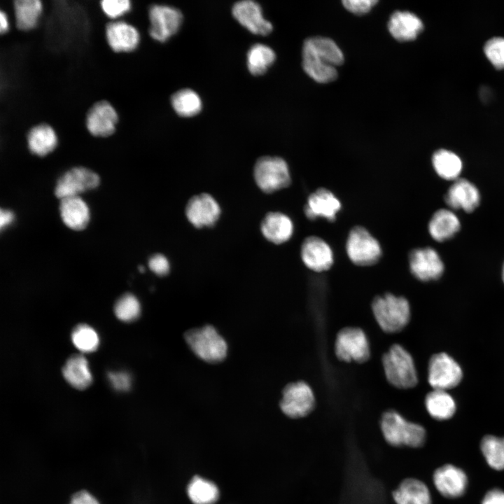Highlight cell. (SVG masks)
<instances>
[{"label":"cell","mask_w":504,"mask_h":504,"mask_svg":"<svg viewBox=\"0 0 504 504\" xmlns=\"http://www.w3.org/2000/svg\"><path fill=\"white\" fill-rule=\"evenodd\" d=\"M260 230L268 241L280 244L292 237L293 223L287 215L281 212H269L261 221Z\"/></svg>","instance_id":"484cf974"},{"label":"cell","mask_w":504,"mask_h":504,"mask_svg":"<svg viewBox=\"0 0 504 504\" xmlns=\"http://www.w3.org/2000/svg\"><path fill=\"white\" fill-rule=\"evenodd\" d=\"M372 310L379 327L388 333L402 330L410 321V304L402 296L391 293L377 296L372 301Z\"/></svg>","instance_id":"3957f363"},{"label":"cell","mask_w":504,"mask_h":504,"mask_svg":"<svg viewBox=\"0 0 504 504\" xmlns=\"http://www.w3.org/2000/svg\"><path fill=\"white\" fill-rule=\"evenodd\" d=\"M346 249L351 262L359 266L377 263L382 252L377 239L362 226H355L350 230Z\"/></svg>","instance_id":"52a82bcc"},{"label":"cell","mask_w":504,"mask_h":504,"mask_svg":"<svg viewBox=\"0 0 504 504\" xmlns=\"http://www.w3.org/2000/svg\"><path fill=\"white\" fill-rule=\"evenodd\" d=\"M335 352L337 358L344 362L363 363L368 360L370 349L363 330L356 327H346L337 335Z\"/></svg>","instance_id":"ba28073f"},{"label":"cell","mask_w":504,"mask_h":504,"mask_svg":"<svg viewBox=\"0 0 504 504\" xmlns=\"http://www.w3.org/2000/svg\"><path fill=\"white\" fill-rule=\"evenodd\" d=\"M461 223L457 216L451 210L437 211L428 223V232L435 241H444L454 237L460 230Z\"/></svg>","instance_id":"83f0119b"},{"label":"cell","mask_w":504,"mask_h":504,"mask_svg":"<svg viewBox=\"0 0 504 504\" xmlns=\"http://www.w3.org/2000/svg\"><path fill=\"white\" fill-rule=\"evenodd\" d=\"M426 409L429 415L436 420L450 419L456 412V402L447 391L433 389L425 398Z\"/></svg>","instance_id":"f546056e"},{"label":"cell","mask_w":504,"mask_h":504,"mask_svg":"<svg viewBox=\"0 0 504 504\" xmlns=\"http://www.w3.org/2000/svg\"><path fill=\"white\" fill-rule=\"evenodd\" d=\"M14 220V214L11 211L1 209L0 212V227L3 230Z\"/></svg>","instance_id":"f6af8a7d"},{"label":"cell","mask_w":504,"mask_h":504,"mask_svg":"<svg viewBox=\"0 0 504 504\" xmlns=\"http://www.w3.org/2000/svg\"><path fill=\"white\" fill-rule=\"evenodd\" d=\"M139 271L144 272V267H143L141 266V267H139Z\"/></svg>","instance_id":"7dc6e473"},{"label":"cell","mask_w":504,"mask_h":504,"mask_svg":"<svg viewBox=\"0 0 504 504\" xmlns=\"http://www.w3.org/2000/svg\"><path fill=\"white\" fill-rule=\"evenodd\" d=\"M187 493L193 504H214L219 496L216 485L199 476H195L191 479Z\"/></svg>","instance_id":"1f68e13d"},{"label":"cell","mask_w":504,"mask_h":504,"mask_svg":"<svg viewBox=\"0 0 504 504\" xmlns=\"http://www.w3.org/2000/svg\"><path fill=\"white\" fill-rule=\"evenodd\" d=\"M341 207L340 201L330 190L319 188L308 196L304 211L309 219L321 217L333 221Z\"/></svg>","instance_id":"ffe728a7"},{"label":"cell","mask_w":504,"mask_h":504,"mask_svg":"<svg viewBox=\"0 0 504 504\" xmlns=\"http://www.w3.org/2000/svg\"><path fill=\"white\" fill-rule=\"evenodd\" d=\"M69 504H100L97 498L85 490L75 493L71 498Z\"/></svg>","instance_id":"7bdbcfd3"},{"label":"cell","mask_w":504,"mask_h":504,"mask_svg":"<svg viewBox=\"0 0 504 504\" xmlns=\"http://www.w3.org/2000/svg\"><path fill=\"white\" fill-rule=\"evenodd\" d=\"M387 381L393 386L407 389L418 382L417 372L410 354L399 344L393 345L382 357Z\"/></svg>","instance_id":"277c9868"},{"label":"cell","mask_w":504,"mask_h":504,"mask_svg":"<svg viewBox=\"0 0 504 504\" xmlns=\"http://www.w3.org/2000/svg\"><path fill=\"white\" fill-rule=\"evenodd\" d=\"M186 216L195 227L214 225L220 214V208L213 196L200 193L192 197L186 206Z\"/></svg>","instance_id":"2e32d148"},{"label":"cell","mask_w":504,"mask_h":504,"mask_svg":"<svg viewBox=\"0 0 504 504\" xmlns=\"http://www.w3.org/2000/svg\"><path fill=\"white\" fill-rule=\"evenodd\" d=\"M172 106L183 117H191L200 112L202 103L198 94L191 89H182L172 94Z\"/></svg>","instance_id":"836d02e7"},{"label":"cell","mask_w":504,"mask_h":504,"mask_svg":"<svg viewBox=\"0 0 504 504\" xmlns=\"http://www.w3.org/2000/svg\"><path fill=\"white\" fill-rule=\"evenodd\" d=\"M109 382L112 386L118 391H127L130 387V377L126 372H109Z\"/></svg>","instance_id":"b9f144b4"},{"label":"cell","mask_w":504,"mask_h":504,"mask_svg":"<svg viewBox=\"0 0 504 504\" xmlns=\"http://www.w3.org/2000/svg\"><path fill=\"white\" fill-rule=\"evenodd\" d=\"M463 377L458 363L445 353L434 354L428 368V381L433 389L447 391L456 386Z\"/></svg>","instance_id":"8fae6325"},{"label":"cell","mask_w":504,"mask_h":504,"mask_svg":"<svg viewBox=\"0 0 504 504\" xmlns=\"http://www.w3.org/2000/svg\"><path fill=\"white\" fill-rule=\"evenodd\" d=\"M99 4L103 13L109 20L122 19L132 6L131 0H102Z\"/></svg>","instance_id":"74e56055"},{"label":"cell","mask_w":504,"mask_h":504,"mask_svg":"<svg viewBox=\"0 0 504 504\" xmlns=\"http://www.w3.org/2000/svg\"><path fill=\"white\" fill-rule=\"evenodd\" d=\"M396 504H432V496L427 484L414 477L403 479L393 491Z\"/></svg>","instance_id":"cb8c5ba5"},{"label":"cell","mask_w":504,"mask_h":504,"mask_svg":"<svg viewBox=\"0 0 504 504\" xmlns=\"http://www.w3.org/2000/svg\"><path fill=\"white\" fill-rule=\"evenodd\" d=\"M280 408L290 419H302L315 407V398L311 387L304 382L290 383L282 391Z\"/></svg>","instance_id":"9c48e42d"},{"label":"cell","mask_w":504,"mask_h":504,"mask_svg":"<svg viewBox=\"0 0 504 504\" xmlns=\"http://www.w3.org/2000/svg\"><path fill=\"white\" fill-rule=\"evenodd\" d=\"M232 13L242 26L255 34L267 35L273 29L272 23L264 18L260 6L254 1L236 2Z\"/></svg>","instance_id":"d6986e66"},{"label":"cell","mask_w":504,"mask_h":504,"mask_svg":"<svg viewBox=\"0 0 504 504\" xmlns=\"http://www.w3.org/2000/svg\"><path fill=\"white\" fill-rule=\"evenodd\" d=\"M119 118L113 106L102 99L93 103L85 115V127L94 137L108 138L116 131Z\"/></svg>","instance_id":"4fadbf2b"},{"label":"cell","mask_w":504,"mask_h":504,"mask_svg":"<svg viewBox=\"0 0 504 504\" xmlns=\"http://www.w3.org/2000/svg\"><path fill=\"white\" fill-rule=\"evenodd\" d=\"M63 376L73 387L83 390L90 385L92 377L87 360L82 355H74L62 368Z\"/></svg>","instance_id":"f1b7e54d"},{"label":"cell","mask_w":504,"mask_h":504,"mask_svg":"<svg viewBox=\"0 0 504 504\" xmlns=\"http://www.w3.org/2000/svg\"><path fill=\"white\" fill-rule=\"evenodd\" d=\"M71 340L74 346L83 353L95 351L99 342L96 331L86 324L78 325L73 330Z\"/></svg>","instance_id":"d590c367"},{"label":"cell","mask_w":504,"mask_h":504,"mask_svg":"<svg viewBox=\"0 0 504 504\" xmlns=\"http://www.w3.org/2000/svg\"><path fill=\"white\" fill-rule=\"evenodd\" d=\"M140 310L139 300L130 293L121 296L114 307V312L117 318L125 322L136 320L139 316Z\"/></svg>","instance_id":"8d00e7d4"},{"label":"cell","mask_w":504,"mask_h":504,"mask_svg":"<svg viewBox=\"0 0 504 504\" xmlns=\"http://www.w3.org/2000/svg\"><path fill=\"white\" fill-rule=\"evenodd\" d=\"M412 274L422 281L437 280L443 274L444 267L438 253L431 247L413 249L409 254Z\"/></svg>","instance_id":"9a60e30c"},{"label":"cell","mask_w":504,"mask_h":504,"mask_svg":"<svg viewBox=\"0 0 504 504\" xmlns=\"http://www.w3.org/2000/svg\"><path fill=\"white\" fill-rule=\"evenodd\" d=\"M444 200L451 209L471 212L479 205L480 194L472 183L465 178H457L449 188Z\"/></svg>","instance_id":"44dd1931"},{"label":"cell","mask_w":504,"mask_h":504,"mask_svg":"<svg viewBox=\"0 0 504 504\" xmlns=\"http://www.w3.org/2000/svg\"><path fill=\"white\" fill-rule=\"evenodd\" d=\"M253 177L259 188L267 193L286 188L291 181L286 162L274 156L258 159L253 168Z\"/></svg>","instance_id":"8992f818"},{"label":"cell","mask_w":504,"mask_h":504,"mask_svg":"<svg viewBox=\"0 0 504 504\" xmlns=\"http://www.w3.org/2000/svg\"><path fill=\"white\" fill-rule=\"evenodd\" d=\"M379 426L384 440L395 447L417 449L426 440V430L423 426L408 420L394 410L382 413Z\"/></svg>","instance_id":"7a4b0ae2"},{"label":"cell","mask_w":504,"mask_h":504,"mask_svg":"<svg viewBox=\"0 0 504 504\" xmlns=\"http://www.w3.org/2000/svg\"><path fill=\"white\" fill-rule=\"evenodd\" d=\"M432 163L436 173L446 180H456L463 167L461 158L454 153L445 149L434 153Z\"/></svg>","instance_id":"4dcf8cb0"},{"label":"cell","mask_w":504,"mask_h":504,"mask_svg":"<svg viewBox=\"0 0 504 504\" xmlns=\"http://www.w3.org/2000/svg\"><path fill=\"white\" fill-rule=\"evenodd\" d=\"M502 279L504 283V263H503V268H502Z\"/></svg>","instance_id":"bcb514c9"},{"label":"cell","mask_w":504,"mask_h":504,"mask_svg":"<svg viewBox=\"0 0 504 504\" xmlns=\"http://www.w3.org/2000/svg\"><path fill=\"white\" fill-rule=\"evenodd\" d=\"M481 451L488 463L496 470H504V438L486 435L482 439Z\"/></svg>","instance_id":"e575fe53"},{"label":"cell","mask_w":504,"mask_h":504,"mask_svg":"<svg viewBox=\"0 0 504 504\" xmlns=\"http://www.w3.org/2000/svg\"><path fill=\"white\" fill-rule=\"evenodd\" d=\"M435 489L443 496L455 498L462 496L467 488L468 478L465 472L451 464L438 468L433 474Z\"/></svg>","instance_id":"e0dca14e"},{"label":"cell","mask_w":504,"mask_h":504,"mask_svg":"<svg viewBox=\"0 0 504 504\" xmlns=\"http://www.w3.org/2000/svg\"><path fill=\"white\" fill-rule=\"evenodd\" d=\"M59 213L63 223L70 229L82 230L90 221V210L79 196L60 200Z\"/></svg>","instance_id":"4316f807"},{"label":"cell","mask_w":504,"mask_h":504,"mask_svg":"<svg viewBox=\"0 0 504 504\" xmlns=\"http://www.w3.org/2000/svg\"><path fill=\"white\" fill-rule=\"evenodd\" d=\"M488 59L497 69L504 68V38L494 37L489 40L484 48Z\"/></svg>","instance_id":"f35d334b"},{"label":"cell","mask_w":504,"mask_h":504,"mask_svg":"<svg viewBox=\"0 0 504 504\" xmlns=\"http://www.w3.org/2000/svg\"><path fill=\"white\" fill-rule=\"evenodd\" d=\"M100 183L99 175L84 167H74L61 176L56 183L55 194L60 200L96 188Z\"/></svg>","instance_id":"7c38bea8"},{"label":"cell","mask_w":504,"mask_h":504,"mask_svg":"<svg viewBox=\"0 0 504 504\" xmlns=\"http://www.w3.org/2000/svg\"><path fill=\"white\" fill-rule=\"evenodd\" d=\"M391 36L399 41L415 39L424 29L422 21L415 14L408 11H396L388 22Z\"/></svg>","instance_id":"d4e9b609"},{"label":"cell","mask_w":504,"mask_h":504,"mask_svg":"<svg viewBox=\"0 0 504 504\" xmlns=\"http://www.w3.org/2000/svg\"><path fill=\"white\" fill-rule=\"evenodd\" d=\"M13 22L15 27L24 32L35 29L43 13L41 0L12 1Z\"/></svg>","instance_id":"603a6c76"},{"label":"cell","mask_w":504,"mask_h":504,"mask_svg":"<svg viewBox=\"0 0 504 504\" xmlns=\"http://www.w3.org/2000/svg\"><path fill=\"white\" fill-rule=\"evenodd\" d=\"M29 151L36 156L45 157L58 146V136L53 127L46 122L31 127L25 134Z\"/></svg>","instance_id":"7402d4cb"},{"label":"cell","mask_w":504,"mask_h":504,"mask_svg":"<svg viewBox=\"0 0 504 504\" xmlns=\"http://www.w3.org/2000/svg\"><path fill=\"white\" fill-rule=\"evenodd\" d=\"M276 55L269 46L256 43L247 52V66L250 73L255 76L263 74L274 63Z\"/></svg>","instance_id":"d6a6232c"},{"label":"cell","mask_w":504,"mask_h":504,"mask_svg":"<svg viewBox=\"0 0 504 504\" xmlns=\"http://www.w3.org/2000/svg\"><path fill=\"white\" fill-rule=\"evenodd\" d=\"M301 258L310 270L321 272L330 268L333 264V253L329 244L321 237L309 236L301 246Z\"/></svg>","instance_id":"ac0fdd59"},{"label":"cell","mask_w":504,"mask_h":504,"mask_svg":"<svg viewBox=\"0 0 504 504\" xmlns=\"http://www.w3.org/2000/svg\"><path fill=\"white\" fill-rule=\"evenodd\" d=\"M377 2L376 0H344L342 4L349 12L363 15L369 12Z\"/></svg>","instance_id":"ab89813d"},{"label":"cell","mask_w":504,"mask_h":504,"mask_svg":"<svg viewBox=\"0 0 504 504\" xmlns=\"http://www.w3.org/2000/svg\"><path fill=\"white\" fill-rule=\"evenodd\" d=\"M105 37L110 49L115 53H130L141 43V33L133 24L123 20H108Z\"/></svg>","instance_id":"5bb4252c"},{"label":"cell","mask_w":504,"mask_h":504,"mask_svg":"<svg viewBox=\"0 0 504 504\" xmlns=\"http://www.w3.org/2000/svg\"><path fill=\"white\" fill-rule=\"evenodd\" d=\"M148 34L152 39L163 43L175 34L183 21L181 11L172 6L153 4L148 10Z\"/></svg>","instance_id":"30bf717a"},{"label":"cell","mask_w":504,"mask_h":504,"mask_svg":"<svg viewBox=\"0 0 504 504\" xmlns=\"http://www.w3.org/2000/svg\"><path fill=\"white\" fill-rule=\"evenodd\" d=\"M184 337L193 353L206 362L218 363L227 355V346L225 340L211 326L191 329Z\"/></svg>","instance_id":"5b68a950"},{"label":"cell","mask_w":504,"mask_h":504,"mask_svg":"<svg viewBox=\"0 0 504 504\" xmlns=\"http://www.w3.org/2000/svg\"><path fill=\"white\" fill-rule=\"evenodd\" d=\"M344 62V55L334 41L323 36L307 38L302 46V67L305 73L320 83L337 77V67Z\"/></svg>","instance_id":"6da1fadb"},{"label":"cell","mask_w":504,"mask_h":504,"mask_svg":"<svg viewBox=\"0 0 504 504\" xmlns=\"http://www.w3.org/2000/svg\"><path fill=\"white\" fill-rule=\"evenodd\" d=\"M481 504H504V491L500 489H492L484 495Z\"/></svg>","instance_id":"ee69618b"},{"label":"cell","mask_w":504,"mask_h":504,"mask_svg":"<svg viewBox=\"0 0 504 504\" xmlns=\"http://www.w3.org/2000/svg\"><path fill=\"white\" fill-rule=\"evenodd\" d=\"M148 267L151 271L159 276H164L169 271V260L160 253H156L149 258Z\"/></svg>","instance_id":"60d3db41"}]
</instances>
